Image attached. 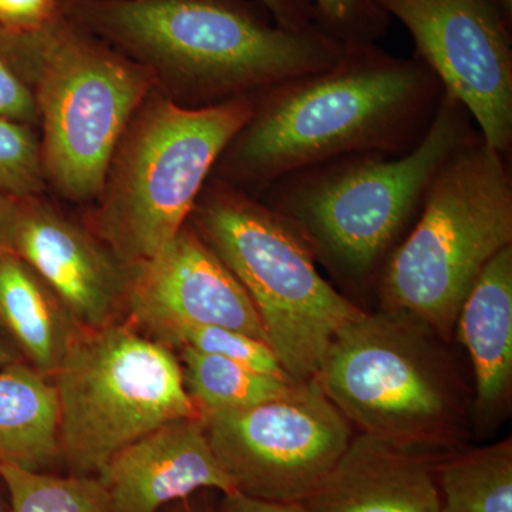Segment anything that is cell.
Wrapping results in <instances>:
<instances>
[{
    "label": "cell",
    "instance_id": "obj_6",
    "mask_svg": "<svg viewBox=\"0 0 512 512\" xmlns=\"http://www.w3.org/2000/svg\"><path fill=\"white\" fill-rule=\"evenodd\" d=\"M192 212L197 234L254 303L286 375L315 379L330 342L365 311L320 275L306 242L261 200L222 181L204 187Z\"/></svg>",
    "mask_w": 512,
    "mask_h": 512
},
{
    "label": "cell",
    "instance_id": "obj_28",
    "mask_svg": "<svg viewBox=\"0 0 512 512\" xmlns=\"http://www.w3.org/2000/svg\"><path fill=\"white\" fill-rule=\"evenodd\" d=\"M47 0H0V20L26 23L40 16Z\"/></svg>",
    "mask_w": 512,
    "mask_h": 512
},
{
    "label": "cell",
    "instance_id": "obj_3",
    "mask_svg": "<svg viewBox=\"0 0 512 512\" xmlns=\"http://www.w3.org/2000/svg\"><path fill=\"white\" fill-rule=\"evenodd\" d=\"M89 13L111 37L164 66L200 107L326 69L348 49L318 25L288 30L229 0H113Z\"/></svg>",
    "mask_w": 512,
    "mask_h": 512
},
{
    "label": "cell",
    "instance_id": "obj_20",
    "mask_svg": "<svg viewBox=\"0 0 512 512\" xmlns=\"http://www.w3.org/2000/svg\"><path fill=\"white\" fill-rule=\"evenodd\" d=\"M180 363L185 389L198 412H229L249 409L291 396L299 384L255 372L220 356L181 346Z\"/></svg>",
    "mask_w": 512,
    "mask_h": 512
},
{
    "label": "cell",
    "instance_id": "obj_15",
    "mask_svg": "<svg viewBox=\"0 0 512 512\" xmlns=\"http://www.w3.org/2000/svg\"><path fill=\"white\" fill-rule=\"evenodd\" d=\"M439 454L359 433L305 501L312 512H441Z\"/></svg>",
    "mask_w": 512,
    "mask_h": 512
},
{
    "label": "cell",
    "instance_id": "obj_29",
    "mask_svg": "<svg viewBox=\"0 0 512 512\" xmlns=\"http://www.w3.org/2000/svg\"><path fill=\"white\" fill-rule=\"evenodd\" d=\"M16 217H18V208L0 195V254L13 252Z\"/></svg>",
    "mask_w": 512,
    "mask_h": 512
},
{
    "label": "cell",
    "instance_id": "obj_30",
    "mask_svg": "<svg viewBox=\"0 0 512 512\" xmlns=\"http://www.w3.org/2000/svg\"><path fill=\"white\" fill-rule=\"evenodd\" d=\"M191 498L192 497L167 505V507H164L160 512H215V510H208L204 505L192 503Z\"/></svg>",
    "mask_w": 512,
    "mask_h": 512
},
{
    "label": "cell",
    "instance_id": "obj_8",
    "mask_svg": "<svg viewBox=\"0 0 512 512\" xmlns=\"http://www.w3.org/2000/svg\"><path fill=\"white\" fill-rule=\"evenodd\" d=\"M52 377L73 476H100L121 448L168 421L201 416L173 350L117 322L77 329Z\"/></svg>",
    "mask_w": 512,
    "mask_h": 512
},
{
    "label": "cell",
    "instance_id": "obj_17",
    "mask_svg": "<svg viewBox=\"0 0 512 512\" xmlns=\"http://www.w3.org/2000/svg\"><path fill=\"white\" fill-rule=\"evenodd\" d=\"M55 384L32 366L0 367V466L50 473L63 463Z\"/></svg>",
    "mask_w": 512,
    "mask_h": 512
},
{
    "label": "cell",
    "instance_id": "obj_13",
    "mask_svg": "<svg viewBox=\"0 0 512 512\" xmlns=\"http://www.w3.org/2000/svg\"><path fill=\"white\" fill-rule=\"evenodd\" d=\"M12 248L55 293L77 328L116 322L130 275L82 228L49 208H18Z\"/></svg>",
    "mask_w": 512,
    "mask_h": 512
},
{
    "label": "cell",
    "instance_id": "obj_18",
    "mask_svg": "<svg viewBox=\"0 0 512 512\" xmlns=\"http://www.w3.org/2000/svg\"><path fill=\"white\" fill-rule=\"evenodd\" d=\"M0 325L43 376L56 372L80 329L49 286L12 251L0 254Z\"/></svg>",
    "mask_w": 512,
    "mask_h": 512
},
{
    "label": "cell",
    "instance_id": "obj_10",
    "mask_svg": "<svg viewBox=\"0 0 512 512\" xmlns=\"http://www.w3.org/2000/svg\"><path fill=\"white\" fill-rule=\"evenodd\" d=\"M201 417L235 491L281 503L305 501L353 437L349 421L315 379L284 399Z\"/></svg>",
    "mask_w": 512,
    "mask_h": 512
},
{
    "label": "cell",
    "instance_id": "obj_14",
    "mask_svg": "<svg viewBox=\"0 0 512 512\" xmlns=\"http://www.w3.org/2000/svg\"><path fill=\"white\" fill-rule=\"evenodd\" d=\"M97 477L113 512H160L202 490L235 491L201 416L168 421L121 448Z\"/></svg>",
    "mask_w": 512,
    "mask_h": 512
},
{
    "label": "cell",
    "instance_id": "obj_22",
    "mask_svg": "<svg viewBox=\"0 0 512 512\" xmlns=\"http://www.w3.org/2000/svg\"><path fill=\"white\" fill-rule=\"evenodd\" d=\"M153 336L165 346H187L197 352L231 360L255 372L291 379L268 343L239 330L212 325H175L158 330Z\"/></svg>",
    "mask_w": 512,
    "mask_h": 512
},
{
    "label": "cell",
    "instance_id": "obj_25",
    "mask_svg": "<svg viewBox=\"0 0 512 512\" xmlns=\"http://www.w3.org/2000/svg\"><path fill=\"white\" fill-rule=\"evenodd\" d=\"M39 113L35 96L25 83L0 59V117L12 121H29Z\"/></svg>",
    "mask_w": 512,
    "mask_h": 512
},
{
    "label": "cell",
    "instance_id": "obj_21",
    "mask_svg": "<svg viewBox=\"0 0 512 512\" xmlns=\"http://www.w3.org/2000/svg\"><path fill=\"white\" fill-rule=\"evenodd\" d=\"M10 512H113L97 476H56L15 466H0Z\"/></svg>",
    "mask_w": 512,
    "mask_h": 512
},
{
    "label": "cell",
    "instance_id": "obj_16",
    "mask_svg": "<svg viewBox=\"0 0 512 512\" xmlns=\"http://www.w3.org/2000/svg\"><path fill=\"white\" fill-rule=\"evenodd\" d=\"M454 329L473 365L477 420L495 423L510 407L512 393V245L478 276Z\"/></svg>",
    "mask_w": 512,
    "mask_h": 512
},
{
    "label": "cell",
    "instance_id": "obj_4",
    "mask_svg": "<svg viewBox=\"0 0 512 512\" xmlns=\"http://www.w3.org/2000/svg\"><path fill=\"white\" fill-rule=\"evenodd\" d=\"M510 245L511 157L477 131L434 175L416 221L384 264L379 309L406 313L448 340L478 276Z\"/></svg>",
    "mask_w": 512,
    "mask_h": 512
},
{
    "label": "cell",
    "instance_id": "obj_2",
    "mask_svg": "<svg viewBox=\"0 0 512 512\" xmlns=\"http://www.w3.org/2000/svg\"><path fill=\"white\" fill-rule=\"evenodd\" d=\"M477 131L466 107L444 92L430 130L409 153L349 154L311 165L268 185L262 202L298 232L340 284L376 289L434 175Z\"/></svg>",
    "mask_w": 512,
    "mask_h": 512
},
{
    "label": "cell",
    "instance_id": "obj_7",
    "mask_svg": "<svg viewBox=\"0 0 512 512\" xmlns=\"http://www.w3.org/2000/svg\"><path fill=\"white\" fill-rule=\"evenodd\" d=\"M254 107V97L204 107L160 101L144 113L116 161L99 215L101 237L121 264H143L184 228Z\"/></svg>",
    "mask_w": 512,
    "mask_h": 512
},
{
    "label": "cell",
    "instance_id": "obj_32",
    "mask_svg": "<svg viewBox=\"0 0 512 512\" xmlns=\"http://www.w3.org/2000/svg\"><path fill=\"white\" fill-rule=\"evenodd\" d=\"M0 512H10L9 503H6L2 493H0Z\"/></svg>",
    "mask_w": 512,
    "mask_h": 512
},
{
    "label": "cell",
    "instance_id": "obj_11",
    "mask_svg": "<svg viewBox=\"0 0 512 512\" xmlns=\"http://www.w3.org/2000/svg\"><path fill=\"white\" fill-rule=\"evenodd\" d=\"M406 26L416 56L466 107L485 143L511 157L512 20L497 0H376Z\"/></svg>",
    "mask_w": 512,
    "mask_h": 512
},
{
    "label": "cell",
    "instance_id": "obj_1",
    "mask_svg": "<svg viewBox=\"0 0 512 512\" xmlns=\"http://www.w3.org/2000/svg\"><path fill=\"white\" fill-rule=\"evenodd\" d=\"M443 96V84L416 55L348 46L333 66L256 94L251 119L217 165L229 180L224 183L262 191L285 175L349 154L403 156L426 136Z\"/></svg>",
    "mask_w": 512,
    "mask_h": 512
},
{
    "label": "cell",
    "instance_id": "obj_5",
    "mask_svg": "<svg viewBox=\"0 0 512 512\" xmlns=\"http://www.w3.org/2000/svg\"><path fill=\"white\" fill-rule=\"evenodd\" d=\"M447 342L402 312H363L330 342L315 380L360 433L430 454L461 448L466 387Z\"/></svg>",
    "mask_w": 512,
    "mask_h": 512
},
{
    "label": "cell",
    "instance_id": "obj_23",
    "mask_svg": "<svg viewBox=\"0 0 512 512\" xmlns=\"http://www.w3.org/2000/svg\"><path fill=\"white\" fill-rule=\"evenodd\" d=\"M315 23L346 46L377 45L390 18L376 0H312Z\"/></svg>",
    "mask_w": 512,
    "mask_h": 512
},
{
    "label": "cell",
    "instance_id": "obj_26",
    "mask_svg": "<svg viewBox=\"0 0 512 512\" xmlns=\"http://www.w3.org/2000/svg\"><path fill=\"white\" fill-rule=\"evenodd\" d=\"M279 26L305 30L315 26L312 0H258Z\"/></svg>",
    "mask_w": 512,
    "mask_h": 512
},
{
    "label": "cell",
    "instance_id": "obj_9",
    "mask_svg": "<svg viewBox=\"0 0 512 512\" xmlns=\"http://www.w3.org/2000/svg\"><path fill=\"white\" fill-rule=\"evenodd\" d=\"M20 45L35 77L46 173L66 197L90 200L106 188L117 143L146 96L147 77L57 30L33 33Z\"/></svg>",
    "mask_w": 512,
    "mask_h": 512
},
{
    "label": "cell",
    "instance_id": "obj_27",
    "mask_svg": "<svg viewBox=\"0 0 512 512\" xmlns=\"http://www.w3.org/2000/svg\"><path fill=\"white\" fill-rule=\"evenodd\" d=\"M215 512H312L301 501L281 503V501H266L249 497L238 491L221 494Z\"/></svg>",
    "mask_w": 512,
    "mask_h": 512
},
{
    "label": "cell",
    "instance_id": "obj_19",
    "mask_svg": "<svg viewBox=\"0 0 512 512\" xmlns=\"http://www.w3.org/2000/svg\"><path fill=\"white\" fill-rule=\"evenodd\" d=\"M441 512H512L511 437L461 447L437 467Z\"/></svg>",
    "mask_w": 512,
    "mask_h": 512
},
{
    "label": "cell",
    "instance_id": "obj_12",
    "mask_svg": "<svg viewBox=\"0 0 512 512\" xmlns=\"http://www.w3.org/2000/svg\"><path fill=\"white\" fill-rule=\"evenodd\" d=\"M124 306L151 335L175 325H212L268 343L247 291L194 229L184 227L153 258L133 266Z\"/></svg>",
    "mask_w": 512,
    "mask_h": 512
},
{
    "label": "cell",
    "instance_id": "obj_31",
    "mask_svg": "<svg viewBox=\"0 0 512 512\" xmlns=\"http://www.w3.org/2000/svg\"><path fill=\"white\" fill-rule=\"evenodd\" d=\"M16 362H19L18 356L13 355L12 350L0 342V367L12 365Z\"/></svg>",
    "mask_w": 512,
    "mask_h": 512
},
{
    "label": "cell",
    "instance_id": "obj_24",
    "mask_svg": "<svg viewBox=\"0 0 512 512\" xmlns=\"http://www.w3.org/2000/svg\"><path fill=\"white\" fill-rule=\"evenodd\" d=\"M42 165V153L28 128L0 117V192L35 194L42 188Z\"/></svg>",
    "mask_w": 512,
    "mask_h": 512
}]
</instances>
